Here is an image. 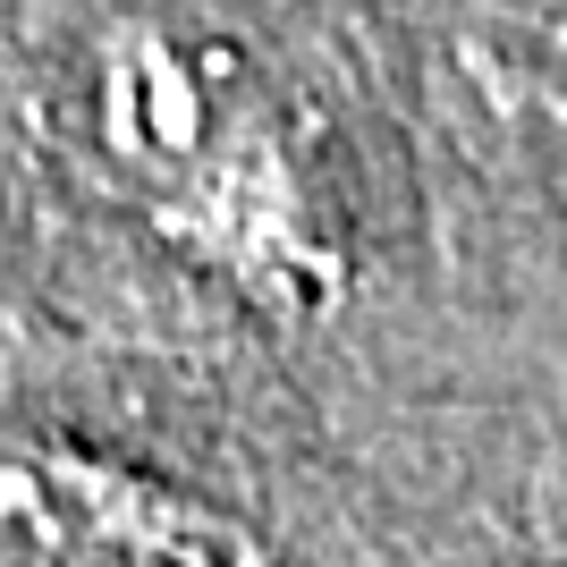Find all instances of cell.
<instances>
[{
    "label": "cell",
    "instance_id": "7a4b0ae2",
    "mask_svg": "<svg viewBox=\"0 0 567 567\" xmlns=\"http://www.w3.org/2000/svg\"><path fill=\"white\" fill-rule=\"evenodd\" d=\"M0 567H255L220 517L144 474L0 441Z\"/></svg>",
    "mask_w": 567,
    "mask_h": 567
},
{
    "label": "cell",
    "instance_id": "6da1fadb",
    "mask_svg": "<svg viewBox=\"0 0 567 567\" xmlns=\"http://www.w3.org/2000/svg\"><path fill=\"white\" fill-rule=\"evenodd\" d=\"M102 144L144 187L153 229L220 262L255 297L331 288V246L313 229L288 144L220 43H178L162 25H127L102 51Z\"/></svg>",
    "mask_w": 567,
    "mask_h": 567
}]
</instances>
